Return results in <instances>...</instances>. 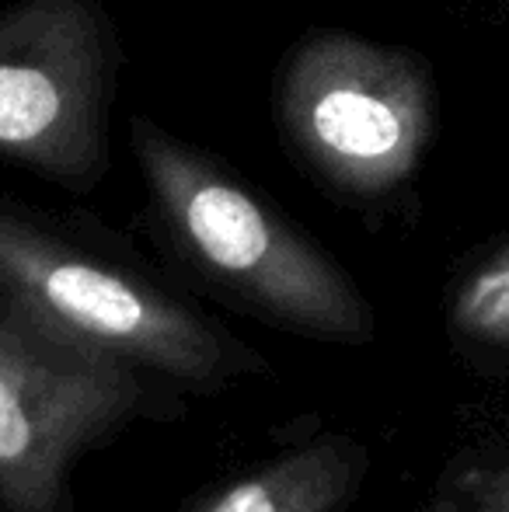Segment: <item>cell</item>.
<instances>
[{
	"label": "cell",
	"mask_w": 509,
	"mask_h": 512,
	"mask_svg": "<svg viewBox=\"0 0 509 512\" xmlns=\"http://www.w3.org/2000/svg\"><path fill=\"white\" fill-rule=\"evenodd\" d=\"M129 147L164 234L210 283L304 335H370L353 279L238 171L150 115L129 119Z\"/></svg>",
	"instance_id": "cell-1"
},
{
	"label": "cell",
	"mask_w": 509,
	"mask_h": 512,
	"mask_svg": "<svg viewBox=\"0 0 509 512\" xmlns=\"http://www.w3.org/2000/svg\"><path fill=\"white\" fill-rule=\"evenodd\" d=\"M272 115L314 182L377 203L422 168L440 129V95L415 49L314 28L279 63Z\"/></svg>",
	"instance_id": "cell-2"
},
{
	"label": "cell",
	"mask_w": 509,
	"mask_h": 512,
	"mask_svg": "<svg viewBox=\"0 0 509 512\" xmlns=\"http://www.w3.org/2000/svg\"><path fill=\"white\" fill-rule=\"evenodd\" d=\"M0 304L136 373L217 387L238 370L217 324L11 196H0Z\"/></svg>",
	"instance_id": "cell-3"
},
{
	"label": "cell",
	"mask_w": 509,
	"mask_h": 512,
	"mask_svg": "<svg viewBox=\"0 0 509 512\" xmlns=\"http://www.w3.org/2000/svg\"><path fill=\"white\" fill-rule=\"evenodd\" d=\"M123 46L102 0L0 7V161L67 192H95L112 164Z\"/></svg>",
	"instance_id": "cell-4"
},
{
	"label": "cell",
	"mask_w": 509,
	"mask_h": 512,
	"mask_svg": "<svg viewBox=\"0 0 509 512\" xmlns=\"http://www.w3.org/2000/svg\"><path fill=\"white\" fill-rule=\"evenodd\" d=\"M143 405V373L0 304V512H70L74 464Z\"/></svg>",
	"instance_id": "cell-5"
},
{
	"label": "cell",
	"mask_w": 509,
	"mask_h": 512,
	"mask_svg": "<svg viewBox=\"0 0 509 512\" xmlns=\"http://www.w3.org/2000/svg\"><path fill=\"white\" fill-rule=\"evenodd\" d=\"M363 471L360 446L321 439L224 485L196 512H339L356 495Z\"/></svg>",
	"instance_id": "cell-6"
},
{
	"label": "cell",
	"mask_w": 509,
	"mask_h": 512,
	"mask_svg": "<svg viewBox=\"0 0 509 512\" xmlns=\"http://www.w3.org/2000/svg\"><path fill=\"white\" fill-rule=\"evenodd\" d=\"M450 321L464 338L509 345V244L464 279Z\"/></svg>",
	"instance_id": "cell-7"
},
{
	"label": "cell",
	"mask_w": 509,
	"mask_h": 512,
	"mask_svg": "<svg viewBox=\"0 0 509 512\" xmlns=\"http://www.w3.org/2000/svg\"><path fill=\"white\" fill-rule=\"evenodd\" d=\"M475 512H509V464L482 481Z\"/></svg>",
	"instance_id": "cell-8"
},
{
	"label": "cell",
	"mask_w": 509,
	"mask_h": 512,
	"mask_svg": "<svg viewBox=\"0 0 509 512\" xmlns=\"http://www.w3.org/2000/svg\"><path fill=\"white\" fill-rule=\"evenodd\" d=\"M499 4H506V7H509V0H499Z\"/></svg>",
	"instance_id": "cell-9"
}]
</instances>
